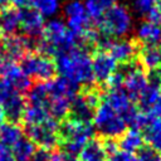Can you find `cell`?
<instances>
[{
  "instance_id": "3957f363",
  "label": "cell",
  "mask_w": 161,
  "mask_h": 161,
  "mask_svg": "<svg viewBox=\"0 0 161 161\" xmlns=\"http://www.w3.org/2000/svg\"><path fill=\"white\" fill-rule=\"evenodd\" d=\"M93 132L94 130L91 122H79L73 118L64 121L63 125L59 126V138H62L63 150L77 156L91 141Z\"/></svg>"
},
{
  "instance_id": "74e56055",
  "label": "cell",
  "mask_w": 161,
  "mask_h": 161,
  "mask_svg": "<svg viewBox=\"0 0 161 161\" xmlns=\"http://www.w3.org/2000/svg\"><path fill=\"white\" fill-rule=\"evenodd\" d=\"M0 161H16V160L10 151L3 150V151H0Z\"/></svg>"
},
{
  "instance_id": "836d02e7",
  "label": "cell",
  "mask_w": 161,
  "mask_h": 161,
  "mask_svg": "<svg viewBox=\"0 0 161 161\" xmlns=\"http://www.w3.org/2000/svg\"><path fill=\"white\" fill-rule=\"evenodd\" d=\"M106 161H136V158L131 152H127L123 150H117L116 152L108 155Z\"/></svg>"
},
{
  "instance_id": "7a4b0ae2",
  "label": "cell",
  "mask_w": 161,
  "mask_h": 161,
  "mask_svg": "<svg viewBox=\"0 0 161 161\" xmlns=\"http://www.w3.org/2000/svg\"><path fill=\"white\" fill-rule=\"evenodd\" d=\"M42 42L38 45L43 55H59L60 53L78 48V38L68 29L67 24L58 18H52L44 26Z\"/></svg>"
},
{
  "instance_id": "8fae6325",
  "label": "cell",
  "mask_w": 161,
  "mask_h": 161,
  "mask_svg": "<svg viewBox=\"0 0 161 161\" xmlns=\"http://www.w3.org/2000/svg\"><path fill=\"white\" fill-rule=\"evenodd\" d=\"M44 26V16L38 10L30 8H24L20 10V28L26 38L31 40L42 38Z\"/></svg>"
},
{
  "instance_id": "9a60e30c",
  "label": "cell",
  "mask_w": 161,
  "mask_h": 161,
  "mask_svg": "<svg viewBox=\"0 0 161 161\" xmlns=\"http://www.w3.org/2000/svg\"><path fill=\"white\" fill-rule=\"evenodd\" d=\"M47 91H48V98H67L72 101L77 93H78V84L74 82L64 78V77H58L50 80L45 82Z\"/></svg>"
},
{
  "instance_id": "7402d4cb",
  "label": "cell",
  "mask_w": 161,
  "mask_h": 161,
  "mask_svg": "<svg viewBox=\"0 0 161 161\" xmlns=\"http://www.w3.org/2000/svg\"><path fill=\"white\" fill-rule=\"evenodd\" d=\"M157 1L158 0H132V9L138 16L146 18L151 21H157L160 19Z\"/></svg>"
},
{
  "instance_id": "d4e9b609",
  "label": "cell",
  "mask_w": 161,
  "mask_h": 161,
  "mask_svg": "<svg viewBox=\"0 0 161 161\" xmlns=\"http://www.w3.org/2000/svg\"><path fill=\"white\" fill-rule=\"evenodd\" d=\"M118 146L127 152H136L140 151L143 146V136L140 133L138 130H130L125 132L118 142Z\"/></svg>"
},
{
  "instance_id": "ee69618b",
  "label": "cell",
  "mask_w": 161,
  "mask_h": 161,
  "mask_svg": "<svg viewBox=\"0 0 161 161\" xmlns=\"http://www.w3.org/2000/svg\"><path fill=\"white\" fill-rule=\"evenodd\" d=\"M158 75H160V78H161V65L158 67Z\"/></svg>"
},
{
  "instance_id": "f35d334b",
  "label": "cell",
  "mask_w": 161,
  "mask_h": 161,
  "mask_svg": "<svg viewBox=\"0 0 161 161\" xmlns=\"http://www.w3.org/2000/svg\"><path fill=\"white\" fill-rule=\"evenodd\" d=\"M11 3L16 6V8H28L29 5H33L34 0H11Z\"/></svg>"
},
{
  "instance_id": "7c38bea8",
  "label": "cell",
  "mask_w": 161,
  "mask_h": 161,
  "mask_svg": "<svg viewBox=\"0 0 161 161\" xmlns=\"http://www.w3.org/2000/svg\"><path fill=\"white\" fill-rule=\"evenodd\" d=\"M33 47V40L20 35H8L0 43V55L11 60L21 59Z\"/></svg>"
},
{
  "instance_id": "ab89813d",
  "label": "cell",
  "mask_w": 161,
  "mask_h": 161,
  "mask_svg": "<svg viewBox=\"0 0 161 161\" xmlns=\"http://www.w3.org/2000/svg\"><path fill=\"white\" fill-rule=\"evenodd\" d=\"M157 11H158V15H160V18H161V0L157 1Z\"/></svg>"
},
{
  "instance_id": "cb8c5ba5",
  "label": "cell",
  "mask_w": 161,
  "mask_h": 161,
  "mask_svg": "<svg viewBox=\"0 0 161 161\" xmlns=\"http://www.w3.org/2000/svg\"><path fill=\"white\" fill-rule=\"evenodd\" d=\"M70 102L67 98H48V103H47V111L49 113L50 117H53L54 119H63L68 116V113L70 112Z\"/></svg>"
},
{
  "instance_id": "d6a6232c",
  "label": "cell",
  "mask_w": 161,
  "mask_h": 161,
  "mask_svg": "<svg viewBox=\"0 0 161 161\" xmlns=\"http://www.w3.org/2000/svg\"><path fill=\"white\" fill-rule=\"evenodd\" d=\"M137 161H161V155L151 146L142 147L138 151Z\"/></svg>"
},
{
  "instance_id": "30bf717a",
  "label": "cell",
  "mask_w": 161,
  "mask_h": 161,
  "mask_svg": "<svg viewBox=\"0 0 161 161\" xmlns=\"http://www.w3.org/2000/svg\"><path fill=\"white\" fill-rule=\"evenodd\" d=\"M122 73H123V89L126 91V93L130 96L131 99H138L140 94L148 83V77L146 75L142 68L132 63H127L125 69H122Z\"/></svg>"
},
{
  "instance_id": "d6986e66",
  "label": "cell",
  "mask_w": 161,
  "mask_h": 161,
  "mask_svg": "<svg viewBox=\"0 0 161 161\" xmlns=\"http://www.w3.org/2000/svg\"><path fill=\"white\" fill-rule=\"evenodd\" d=\"M96 108L92 107L87 99L84 98L83 94H78L75 96L72 102H70V113H72V118L79 122H91V119H93V114H94Z\"/></svg>"
},
{
  "instance_id": "8992f818",
  "label": "cell",
  "mask_w": 161,
  "mask_h": 161,
  "mask_svg": "<svg viewBox=\"0 0 161 161\" xmlns=\"http://www.w3.org/2000/svg\"><path fill=\"white\" fill-rule=\"evenodd\" d=\"M63 14L68 29L78 38L79 42H83L87 33L92 29L84 3L80 0H68L63 6Z\"/></svg>"
},
{
  "instance_id": "d590c367",
  "label": "cell",
  "mask_w": 161,
  "mask_h": 161,
  "mask_svg": "<svg viewBox=\"0 0 161 161\" xmlns=\"http://www.w3.org/2000/svg\"><path fill=\"white\" fill-rule=\"evenodd\" d=\"M50 156L52 153H49V150L39 148V150H35L30 161H50Z\"/></svg>"
},
{
  "instance_id": "f1b7e54d",
  "label": "cell",
  "mask_w": 161,
  "mask_h": 161,
  "mask_svg": "<svg viewBox=\"0 0 161 161\" xmlns=\"http://www.w3.org/2000/svg\"><path fill=\"white\" fill-rule=\"evenodd\" d=\"M145 137L150 146L156 151H161V117L153 118L145 127Z\"/></svg>"
},
{
  "instance_id": "f546056e",
  "label": "cell",
  "mask_w": 161,
  "mask_h": 161,
  "mask_svg": "<svg viewBox=\"0 0 161 161\" xmlns=\"http://www.w3.org/2000/svg\"><path fill=\"white\" fill-rule=\"evenodd\" d=\"M48 117H50V116H49L47 108L42 107V106H35V104H28L25 107V111L23 114V119L26 126L39 125V123L44 122Z\"/></svg>"
},
{
  "instance_id": "4316f807",
  "label": "cell",
  "mask_w": 161,
  "mask_h": 161,
  "mask_svg": "<svg viewBox=\"0 0 161 161\" xmlns=\"http://www.w3.org/2000/svg\"><path fill=\"white\" fill-rule=\"evenodd\" d=\"M13 156L16 161H30L31 156L35 152V145L31 140L21 137L19 141H16L13 146Z\"/></svg>"
},
{
  "instance_id": "44dd1931",
  "label": "cell",
  "mask_w": 161,
  "mask_h": 161,
  "mask_svg": "<svg viewBox=\"0 0 161 161\" xmlns=\"http://www.w3.org/2000/svg\"><path fill=\"white\" fill-rule=\"evenodd\" d=\"M20 28V10L8 8L0 14V29L6 35H14Z\"/></svg>"
},
{
  "instance_id": "4dcf8cb0",
  "label": "cell",
  "mask_w": 161,
  "mask_h": 161,
  "mask_svg": "<svg viewBox=\"0 0 161 161\" xmlns=\"http://www.w3.org/2000/svg\"><path fill=\"white\" fill-rule=\"evenodd\" d=\"M48 103V91L45 83H38L35 86H31L28 91V104H35L42 106L47 108Z\"/></svg>"
},
{
  "instance_id": "8d00e7d4",
  "label": "cell",
  "mask_w": 161,
  "mask_h": 161,
  "mask_svg": "<svg viewBox=\"0 0 161 161\" xmlns=\"http://www.w3.org/2000/svg\"><path fill=\"white\" fill-rule=\"evenodd\" d=\"M102 146H103V150L106 152V155H111L113 152H116L118 150V143L113 140V138H106L103 142H102Z\"/></svg>"
},
{
  "instance_id": "7bdbcfd3",
  "label": "cell",
  "mask_w": 161,
  "mask_h": 161,
  "mask_svg": "<svg viewBox=\"0 0 161 161\" xmlns=\"http://www.w3.org/2000/svg\"><path fill=\"white\" fill-rule=\"evenodd\" d=\"M4 150V145H3V142L0 141V151H3Z\"/></svg>"
},
{
  "instance_id": "5b68a950",
  "label": "cell",
  "mask_w": 161,
  "mask_h": 161,
  "mask_svg": "<svg viewBox=\"0 0 161 161\" xmlns=\"http://www.w3.org/2000/svg\"><path fill=\"white\" fill-rule=\"evenodd\" d=\"M93 123L99 135L106 138L119 137L126 132V122L106 101L99 103L93 114Z\"/></svg>"
},
{
  "instance_id": "603a6c76",
  "label": "cell",
  "mask_w": 161,
  "mask_h": 161,
  "mask_svg": "<svg viewBox=\"0 0 161 161\" xmlns=\"http://www.w3.org/2000/svg\"><path fill=\"white\" fill-rule=\"evenodd\" d=\"M116 4V0H86L84 8L91 20L99 23L104 11Z\"/></svg>"
},
{
  "instance_id": "b9f144b4",
  "label": "cell",
  "mask_w": 161,
  "mask_h": 161,
  "mask_svg": "<svg viewBox=\"0 0 161 161\" xmlns=\"http://www.w3.org/2000/svg\"><path fill=\"white\" fill-rule=\"evenodd\" d=\"M3 118H4V111H3V107L0 104V122L3 121Z\"/></svg>"
},
{
  "instance_id": "277c9868",
  "label": "cell",
  "mask_w": 161,
  "mask_h": 161,
  "mask_svg": "<svg viewBox=\"0 0 161 161\" xmlns=\"http://www.w3.org/2000/svg\"><path fill=\"white\" fill-rule=\"evenodd\" d=\"M98 24L102 30V34L109 38L121 39L131 31L133 25V19L127 6L122 4H114L108 10L104 11Z\"/></svg>"
},
{
  "instance_id": "ba28073f",
  "label": "cell",
  "mask_w": 161,
  "mask_h": 161,
  "mask_svg": "<svg viewBox=\"0 0 161 161\" xmlns=\"http://www.w3.org/2000/svg\"><path fill=\"white\" fill-rule=\"evenodd\" d=\"M19 67L25 75L38 80H50L57 72L55 63L40 53H28L21 58Z\"/></svg>"
},
{
  "instance_id": "2e32d148",
  "label": "cell",
  "mask_w": 161,
  "mask_h": 161,
  "mask_svg": "<svg viewBox=\"0 0 161 161\" xmlns=\"http://www.w3.org/2000/svg\"><path fill=\"white\" fill-rule=\"evenodd\" d=\"M160 97H161V78L160 75H155L148 79L147 86L138 97V102L142 112L147 113L158 101Z\"/></svg>"
},
{
  "instance_id": "4fadbf2b",
  "label": "cell",
  "mask_w": 161,
  "mask_h": 161,
  "mask_svg": "<svg viewBox=\"0 0 161 161\" xmlns=\"http://www.w3.org/2000/svg\"><path fill=\"white\" fill-rule=\"evenodd\" d=\"M117 69V62L106 52L99 50L94 54L92 59V72L94 80L99 83H106L114 74Z\"/></svg>"
},
{
  "instance_id": "1f68e13d",
  "label": "cell",
  "mask_w": 161,
  "mask_h": 161,
  "mask_svg": "<svg viewBox=\"0 0 161 161\" xmlns=\"http://www.w3.org/2000/svg\"><path fill=\"white\" fill-rule=\"evenodd\" d=\"M34 6L44 18L52 19L60 10V0H36Z\"/></svg>"
},
{
  "instance_id": "83f0119b",
  "label": "cell",
  "mask_w": 161,
  "mask_h": 161,
  "mask_svg": "<svg viewBox=\"0 0 161 161\" xmlns=\"http://www.w3.org/2000/svg\"><path fill=\"white\" fill-rule=\"evenodd\" d=\"M21 128L14 122L0 123V141L4 146H13L21 138Z\"/></svg>"
},
{
  "instance_id": "60d3db41",
  "label": "cell",
  "mask_w": 161,
  "mask_h": 161,
  "mask_svg": "<svg viewBox=\"0 0 161 161\" xmlns=\"http://www.w3.org/2000/svg\"><path fill=\"white\" fill-rule=\"evenodd\" d=\"M10 1H11V0H0V6H5V5H8Z\"/></svg>"
},
{
  "instance_id": "484cf974",
  "label": "cell",
  "mask_w": 161,
  "mask_h": 161,
  "mask_svg": "<svg viewBox=\"0 0 161 161\" xmlns=\"http://www.w3.org/2000/svg\"><path fill=\"white\" fill-rule=\"evenodd\" d=\"M80 161H106L107 155L103 150L102 142L91 140L80 151Z\"/></svg>"
},
{
  "instance_id": "ffe728a7",
  "label": "cell",
  "mask_w": 161,
  "mask_h": 161,
  "mask_svg": "<svg viewBox=\"0 0 161 161\" xmlns=\"http://www.w3.org/2000/svg\"><path fill=\"white\" fill-rule=\"evenodd\" d=\"M140 63L150 72L158 69L161 65V48L158 45H146L140 50Z\"/></svg>"
},
{
  "instance_id": "52a82bcc",
  "label": "cell",
  "mask_w": 161,
  "mask_h": 161,
  "mask_svg": "<svg viewBox=\"0 0 161 161\" xmlns=\"http://www.w3.org/2000/svg\"><path fill=\"white\" fill-rule=\"evenodd\" d=\"M0 104L4 111V117H6L9 122L16 123L23 118L26 107L25 99L20 92L4 78H0Z\"/></svg>"
},
{
  "instance_id": "e0dca14e",
  "label": "cell",
  "mask_w": 161,
  "mask_h": 161,
  "mask_svg": "<svg viewBox=\"0 0 161 161\" xmlns=\"http://www.w3.org/2000/svg\"><path fill=\"white\" fill-rule=\"evenodd\" d=\"M104 101L122 117L133 107L130 96L123 88H108L104 94Z\"/></svg>"
},
{
  "instance_id": "9c48e42d",
  "label": "cell",
  "mask_w": 161,
  "mask_h": 161,
  "mask_svg": "<svg viewBox=\"0 0 161 161\" xmlns=\"http://www.w3.org/2000/svg\"><path fill=\"white\" fill-rule=\"evenodd\" d=\"M25 131L29 140L40 146V148L52 150L59 142V125L53 117H48L39 125L26 126Z\"/></svg>"
},
{
  "instance_id": "ac0fdd59",
  "label": "cell",
  "mask_w": 161,
  "mask_h": 161,
  "mask_svg": "<svg viewBox=\"0 0 161 161\" xmlns=\"http://www.w3.org/2000/svg\"><path fill=\"white\" fill-rule=\"evenodd\" d=\"M136 36L146 45H158L161 43V25L156 21L145 20L137 26Z\"/></svg>"
},
{
  "instance_id": "6da1fadb",
  "label": "cell",
  "mask_w": 161,
  "mask_h": 161,
  "mask_svg": "<svg viewBox=\"0 0 161 161\" xmlns=\"http://www.w3.org/2000/svg\"><path fill=\"white\" fill-rule=\"evenodd\" d=\"M55 69L62 77L74 82L78 86H87L94 80L92 72V58L84 49L80 48H74L57 55Z\"/></svg>"
},
{
  "instance_id": "5bb4252c",
  "label": "cell",
  "mask_w": 161,
  "mask_h": 161,
  "mask_svg": "<svg viewBox=\"0 0 161 161\" xmlns=\"http://www.w3.org/2000/svg\"><path fill=\"white\" fill-rule=\"evenodd\" d=\"M106 52L116 62L127 64V63H131V60L135 58L137 53V45L132 40L117 39V40H111Z\"/></svg>"
},
{
  "instance_id": "e575fe53",
  "label": "cell",
  "mask_w": 161,
  "mask_h": 161,
  "mask_svg": "<svg viewBox=\"0 0 161 161\" xmlns=\"http://www.w3.org/2000/svg\"><path fill=\"white\" fill-rule=\"evenodd\" d=\"M50 161H75V156L63 151H54L50 156Z\"/></svg>"
}]
</instances>
